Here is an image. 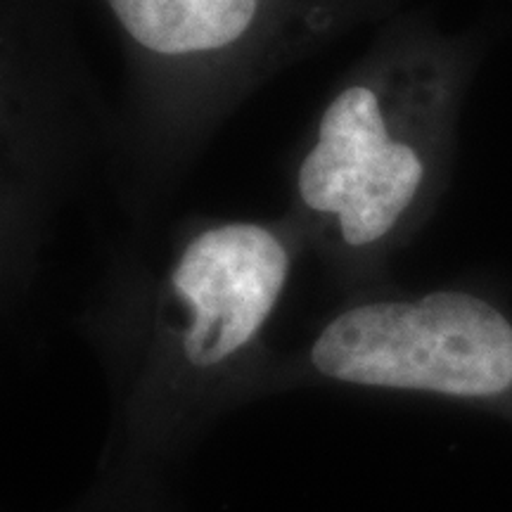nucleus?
<instances>
[{"label":"nucleus","instance_id":"f257e3e1","mask_svg":"<svg viewBox=\"0 0 512 512\" xmlns=\"http://www.w3.org/2000/svg\"><path fill=\"white\" fill-rule=\"evenodd\" d=\"M465 69L387 50L344 76L292 174L290 219L339 280L366 283L425 219L444 178Z\"/></svg>","mask_w":512,"mask_h":512},{"label":"nucleus","instance_id":"f03ea898","mask_svg":"<svg viewBox=\"0 0 512 512\" xmlns=\"http://www.w3.org/2000/svg\"><path fill=\"white\" fill-rule=\"evenodd\" d=\"M330 380L456 399L512 392V320L470 292L349 306L311 347Z\"/></svg>","mask_w":512,"mask_h":512}]
</instances>
